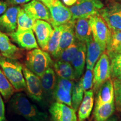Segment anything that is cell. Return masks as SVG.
I'll return each instance as SVG.
<instances>
[{
  "label": "cell",
  "instance_id": "obj_25",
  "mask_svg": "<svg viewBox=\"0 0 121 121\" xmlns=\"http://www.w3.org/2000/svg\"><path fill=\"white\" fill-rule=\"evenodd\" d=\"M54 71L58 76L72 81H75L73 69L71 63L57 60L53 64Z\"/></svg>",
  "mask_w": 121,
  "mask_h": 121
},
{
  "label": "cell",
  "instance_id": "obj_40",
  "mask_svg": "<svg viewBox=\"0 0 121 121\" xmlns=\"http://www.w3.org/2000/svg\"><path fill=\"white\" fill-rule=\"evenodd\" d=\"M106 121H117V119L116 117H112L109 118L108 119H107Z\"/></svg>",
  "mask_w": 121,
  "mask_h": 121
},
{
  "label": "cell",
  "instance_id": "obj_10",
  "mask_svg": "<svg viewBox=\"0 0 121 121\" xmlns=\"http://www.w3.org/2000/svg\"><path fill=\"white\" fill-rule=\"evenodd\" d=\"M74 81L58 76L53 91V97L57 102L72 108L71 93Z\"/></svg>",
  "mask_w": 121,
  "mask_h": 121
},
{
  "label": "cell",
  "instance_id": "obj_24",
  "mask_svg": "<svg viewBox=\"0 0 121 121\" xmlns=\"http://www.w3.org/2000/svg\"><path fill=\"white\" fill-rule=\"evenodd\" d=\"M115 108L114 100L110 103L95 105L93 112L95 121H106L112 116Z\"/></svg>",
  "mask_w": 121,
  "mask_h": 121
},
{
  "label": "cell",
  "instance_id": "obj_7",
  "mask_svg": "<svg viewBox=\"0 0 121 121\" xmlns=\"http://www.w3.org/2000/svg\"><path fill=\"white\" fill-rule=\"evenodd\" d=\"M99 13L112 31H121V4L110 3Z\"/></svg>",
  "mask_w": 121,
  "mask_h": 121
},
{
  "label": "cell",
  "instance_id": "obj_30",
  "mask_svg": "<svg viewBox=\"0 0 121 121\" xmlns=\"http://www.w3.org/2000/svg\"><path fill=\"white\" fill-rule=\"evenodd\" d=\"M13 93L14 88L0 69V94L4 99L7 100L11 98Z\"/></svg>",
  "mask_w": 121,
  "mask_h": 121
},
{
  "label": "cell",
  "instance_id": "obj_19",
  "mask_svg": "<svg viewBox=\"0 0 121 121\" xmlns=\"http://www.w3.org/2000/svg\"><path fill=\"white\" fill-rule=\"evenodd\" d=\"M86 69L93 70L94 67L98 59L103 53L105 51L103 49L102 47L98 43L94 41L93 38L89 40L86 43Z\"/></svg>",
  "mask_w": 121,
  "mask_h": 121
},
{
  "label": "cell",
  "instance_id": "obj_8",
  "mask_svg": "<svg viewBox=\"0 0 121 121\" xmlns=\"http://www.w3.org/2000/svg\"><path fill=\"white\" fill-rule=\"evenodd\" d=\"M48 8L51 15L49 23L53 28L64 25L71 20L72 13L69 8L63 5L60 0H54Z\"/></svg>",
  "mask_w": 121,
  "mask_h": 121
},
{
  "label": "cell",
  "instance_id": "obj_23",
  "mask_svg": "<svg viewBox=\"0 0 121 121\" xmlns=\"http://www.w3.org/2000/svg\"><path fill=\"white\" fill-rule=\"evenodd\" d=\"M39 78L43 95L44 94L48 97L53 96L54 89L56 83V77L54 71L51 67L48 68Z\"/></svg>",
  "mask_w": 121,
  "mask_h": 121
},
{
  "label": "cell",
  "instance_id": "obj_1",
  "mask_svg": "<svg viewBox=\"0 0 121 121\" xmlns=\"http://www.w3.org/2000/svg\"><path fill=\"white\" fill-rule=\"evenodd\" d=\"M13 111L29 121H47L48 116L30 102L22 93L15 94L10 101Z\"/></svg>",
  "mask_w": 121,
  "mask_h": 121
},
{
  "label": "cell",
  "instance_id": "obj_29",
  "mask_svg": "<svg viewBox=\"0 0 121 121\" xmlns=\"http://www.w3.org/2000/svg\"><path fill=\"white\" fill-rule=\"evenodd\" d=\"M109 57L112 78H117L121 76V53L113 51H107Z\"/></svg>",
  "mask_w": 121,
  "mask_h": 121
},
{
  "label": "cell",
  "instance_id": "obj_27",
  "mask_svg": "<svg viewBox=\"0 0 121 121\" xmlns=\"http://www.w3.org/2000/svg\"><path fill=\"white\" fill-rule=\"evenodd\" d=\"M64 25L54 27L52 35L48 41L47 46L45 49V51L49 53L54 58L56 54L57 49H58L60 36H61L62 32L64 28Z\"/></svg>",
  "mask_w": 121,
  "mask_h": 121
},
{
  "label": "cell",
  "instance_id": "obj_14",
  "mask_svg": "<svg viewBox=\"0 0 121 121\" xmlns=\"http://www.w3.org/2000/svg\"><path fill=\"white\" fill-rule=\"evenodd\" d=\"M32 30L35 34L39 46L45 51L48 41L53 31L51 25L46 21L36 20Z\"/></svg>",
  "mask_w": 121,
  "mask_h": 121
},
{
  "label": "cell",
  "instance_id": "obj_11",
  "mask_svg": "<svg viewBox=\"0 0 121 121\" xmlns=\"http://www.w3.org/2000/svg\"><path fill=\"white\" fill-rule=\"evenodd\" d=\"M49 112L52 121H78L75 110L62 103H53Z\"/></svg>",
  "mask_w": 121,
  "mask_h": 121
},
{
  "label": "cell",
  "instance_id": "obj_26",
  "mask_svg": "<svg viewBox=\"0 0 121 121\" xmlns=\"http://www.w3.org/2000/svg\"><path fill=\"white\" fill-rule=\"evenodd\" d=\"M84 89L81 78L73 82L71 93L72 108L77 112L81 104L84 96Z\"/></svg>",
  "mask_w": 121,
  "mask_h": 121
},
{
  "label": "cell",
  "instance_id": "obj_16",
  "mask_svg": "<svg viewBox=\"0 0 121 121\" xmlns=\"http://www.w3.org/2000/svg\"><path fill=\"white\" fill-rule=\"evenodd\" d=\"M75 20H71L70 22L64 25V28L62 32L58 47L54 58L57 59L62 51L76 40L75 34Z\"/></svg>",
  "mask_w": 121,
  "mask_h": 121
},
{
  "label": "cell",
  "instance_id": "obj_35",
  "mask_svg": "<svg viewBox=\"0 0 121 121\" xmlns=\"http://www.w3.org/2000/svg\"><path fill=\"white\" fill-rule=\"evenodd\" d=\"M5 119V107L2 96L0 94V121H4Z\"/></svg>",
  "mask_w": 121,
  "mask_h": 121
},
{
  "label": "cell",
  "instance_id": "obj_33",
  "mask_svg": "<svg viewBox=\"0 0 121 121\" xmlns=\"http://www.w3.org/2000/svg\"><path fill=\"white\" fill-rule=\"evenodd\" d=\"M121 45V31H112L111 38L108 45H107V51H114Z\"/></svg>",
  "mask_w": 121,
  "mask_h": 121
},
{
  "label": "cell",
  "instance_id": "obj_5",
  "mask_svg": "<svg viewBox=\"0 0 121 121\" xmlns=\"http://www.w3.org/2000/svg\"><path fill=\"white\" fill-rule=\"evenodd\" d=\"M94 93L97 92L103 83L110 78L111 68L109 57L106 51L103 53L93 69Z\"/></svg>",
  "mask_w": 121,
  "mask_h": 121
},
{
  "label": "cell",
  "instance_id": "obj_21",
  "mask_svg": "<svg viewBox=\"0 0 121 121\" xmlns=\"http://www.w3.org/2000/svg\"><path fill=\"white\" fill-rule=\"evenodd\" d=\"M95 105L110 103L114 100L113 80L109 78L103 83L98 89Z\"/></svg>",
  "mask_w": 121,
  "mask_h": 121
},
{
  "label": "cell",
  "instance_id": "obj_28",
  "mask_svg": "<svg viewBox=\"0 0 121 121\" xmlns=\"http://www.w3.org/2000/svg\"><path fill=\"white\" fill-rule=\"evenodd\" d=\"M35 21V19L26 13L23 9L21 8L17 15V30L33 29Z\"/></svg>",
  "mask_w": 121,
  "mask_h": 121
},
{
  "label": "cell",
  "instance_id": "obj_39",
  "mask_svg": "<svg viewBox=\"0 0 121 121\" xmlns=\"http://www.w3.org/2000/svg\"><path fill=\"white\" fill-rule=\"evenodd\" d=\"M54 0H39V1L43 3L47 7L51 6L53 4V2H54Z\"/></svg>",
  "mask_w": 121,
  "mask_h": 121
},
{
  "label": "cell",
  "instance_id": "obj_34",
  "mask_svg": "<svg viewBox=\"0 0 121 121\" xmlns=\"http://www.w3.org/2000/svg\"><path fill=\"white\" fill-rule=\"evenodd\" d=\"M81 78L82 87L84 91L90 90L93 86V71L87 69Z\"/></svg>",
  "mask_w": 121,
  "mask_h": 121
},
{
  "label": "cell",
  "instance_id": "obj_15",
  "mask_svg": "<svg viewBox=\"0 0 121 121\" xmlns=\"http://www.w3.org/2000/svg\"><path fill=\"white\" fill-rule=\"evenodd\" d=\"M22 9L30 16L35 20H42L50 22L51 15L49 9L38 0H32L24 4Z\"/></svg>",
  "mask_w": 121,
  "mask_h": 121
},
{
  "label": "cell",
  "instance_id": "obj_32",
  "mask_svg": "<svg viewBox=\"0 0 121 121\" xmlns=\"http://www.w3.org/2000/svg\"><path fill=\"white\" fill-rule=\"evenodd\" d=\"M113 82L115 106L117 111L121 112V80L118 78H114Z\"/></svg>",
  "mask_w": 121,
  "mask_h": 121
},
{
  "label": "cell",
  "instance_id": "obj_42",
  "mask_svg": "<svg viewBox=\"0 0 121 121\" xmlns=\"http://www.w3.org/2000/svg\"><path fill=\"white\" fill-rule=\"evenodd\" d=\"M119 78V79H121V76H120V77H118V78Z\"/></svg>",
  "mask_w": 121,
  "mask_h": 121
},
{
  "label": "cell",
  "instance_id": "obj_38",
  "mask_svg": "<svg viewBox=\"0 0 121 121\" xmlns=\"http://www.w3.org/2000/svg\"><path fill=\"white\" fill-rule=\"evenodd\" d=\"M65 5L67 6H72L78 2V0H62Z\"/></svg>",
  "mask_w": 121,
  "mask_h": 121
},
{
  "label": "cell",
  "instance_id": "obj_31",
  "mask_svg": "<svg viewBox=\"0 0 121 121\" xmlns=\"http://www.w3.org/2000/svg\"><path fill=\"white\" fill-rule=\"evenodd\" d=\"M79 43L80 42L76 39L74 43L62 51L56 60L62 62L71 63L78 52Z\"/></svg>",
  "mask_w": 121,
  "mask_h": 121
},
{
  "label": "cell",
  "instance_id": "obj_17",
  "mask_svg": "<svg viewBox=\"0 0 121 121\" xmlns=\"http://www.w3.org/2000/svg\"><path fill=\"white\" fill-rule=\"evenodd\" d=\"M0 52L2 56L13 60H17L22 57L20 50L11 43L5 33L0 31Z\"/></svg>",
  "mask_w": 121,
  "mask_h": 121
},
{
  "label": "cell",
  "instance_id": "obj_6",
  "mask_svg": "<svg viewBox=\"0 0 121 121\" xmlns=\"http://www.w3.org/2000/svg\"><path fill=\"white\" fill-rule=\"evenodd\" d=\"M104 7L100 0H78L76 4L69 7L72 13V20L78 18L88 17L99 13Z\"/></svg>",
  "mask_w": 121,
  "mask_h": 121
},
{
  "label": "cell",
  "instance_id": "obj_43",
  "mask_svg": "<svg viewBox=\"0 0 121 121\" xmlns=\"http://www.w3.org/2000/svg\"><path fill=\"white\" fill-rule=\"evenodd\" d=\"M2 56V55H1V53H0V56Z\"/></svg>",
  "mask_w": 121,
  "mask_h": 121
},
{
  "label": "cell",
  "instance_id": "obj_22",
  "mask_svg": "<svg viewBox=\"0 0 121 121\" xmlns=\"http://www.w3.org/2000/svg\"><path fill=\"white\" fill-rule=\"evenodd\" d=\"M84 98L78 109V121H84L88 118L90 116L93 109L94 101L93 90H90L84 91Z\"/></svg>",
  "mask_w": 121,
  "mask_h": 121
},
{
  "label": "cell",
  "instance_id": "obj_4",
  "mask_svg": "<svg viewBox=\"0 0 121 121\" xmlns=\"http://www.w3.org/2000/svg\"><path fill=\"white\" fill-rule=\"evenodd\" d=\"M89 22L93 39L106 51L111 38L112 31L99 13L91 15Z\"/></svg>",
  "mask_w": 121,
  "mask_h": 121
},
{
  "label": "cell",
  "instance_id": "obj_3",
  "mask_svg": "<svg viewBox=\"0 0 121 121\" xmlns=\"http://www.w3.org/2000/svg\"><path fill=\"white\" fill-rule=\"evenodd\" d=\"M53 65L49 53L39 48H35L27 53L25 67L38 76L40 77Z\"/></svg>",
  "mask_w": 121,
  "mask_h": 121
},
{
  "label": "cell",
  "instance_id": "obj_41",
  "mask_svg": "<svg viewBox=\"0 0 121 121\" xmlns=\"http://www.w3.org/2000/svg\"><path fill=\"white\" fill-rule=\"evenodd\" d=\"M114 52H118V53H121V46H119L118 47L117 49H116V51H114Z\"/></svg>",
  "mask_w": 121,
  "mask_h": 121
},
{
  "label": "cell",
  "instance_id": "obj_2",
  "mask_svg": "<svg viewBox=\"0 0 121 121\" xmlns=\"http://www.w3.org/2000/svg\"><path fill=\"white\" fill-rule=\"evenodd\" d=\"M0 66L3 72L14 89L22 91L26 89V82L22 72V67L16 60L0 56Z\"/></svg>",
  "mask_w": 121,
  "mask_h": 121
},
{
  "label": "cell",
  "instance_id": "obj_36",
  "mask_svg": "<svg viewBox=\"0 0 121 121\" xmlns=\"http://www.w3.org/2000/svg\"><path fill=\"white\" fill-rule=\"evenodd\" d=\"M31 0H6V2L8 5L15 6L16 4H24L29 2Z\"/></svg>",
  "mask_w": 121,
  "mask_h": 121
},
{
  "label": "cell",
  "instance_id": "obj_37",
  "mask_svg": "<svg viewBox=\"0 0 121 121\" xmlns=\"http://www.w3.org/2000/svg\"><path fill=\"white\" fill-rule=\"evenodd\" d=\"M8 4L5 1L0 0V16L2 15L8 8Z\"/></svg>",
  "mask_w": 121,
  "mask_h": 121
},
{
  "label": "cell",
  "instance_id": "obj_20",
  "mask_svg": "<svg viewBox=\"0 0 121 121\" xmlns=\"http://www.w3.org/2000/svg\"><path fill=\"white\" fill-rule=\"evenodd\" d=\"M86 44L80 42L78 52L73 60L71 62V64L73 69L75 81L79 80L83 73L86 61Z\"/></svg>",
  "mask_w": 121,
  "mask_h": 121
},
{
  "label": "cell",
  "instance_id": "obj_9",
  "mask_svg": "<svg viewBox=\"0 0 121 121\" xmlns=\"http://www.w3.org/2000/svg\"><path fill=\"white\" fill-rule=\"evenodd\" d=\"M22 72L29 96L36 102H40L43 100V93L40 78L30 71L25 66L22 67Z\"/></svg>",
  "mask_w": 121,
  "mask_h": 121
},
{
  "label": "cell",
  "instance_id": "obj_13",
  "mask_svg": "<svg viewBox=\"0 0 121 121\" xmlns=\"http://www.w3.org/2000/svg\"><path fill=\"white\" fill-rule=\"evenodd\" d=\"M15 43L27 50L38 48V45L32 29L17 30L7 34Z\"/></svg>",
  "mask_w": 121,
  "mask_h": 121
},
{
  "label": "cell",
  "instance_id": "obj_44",
  "mask_svg": "<svg viewBox=\"0 0 121 121\" xmlns=\"http://www.w3.org/2000/svg\"></svg>",
  "mask_w": 121,
  "mask_h": 121
},
{
  "label": "cell",
  "instance_id": "obj_18",
  "mask_svg": "<svg viewBox=\"0 0 121 121\" xmlns=\"http://www.w3.org/2000/svg\"><path fill=\"white\" fill-rule=\"evenodd\" d=\"M89 17L78 18L75 20V22L76 38L78 42L85 44L93 38Z\"/></svg>",
  "mask_w": 121,
  "mask_h": 121
},
{
  "label": "cell",
  "instance_id": "obj_12",
  "mask_svg": "<svg viewBox=\"0 0 121 121\" xmlns=\"http://www.w3.org/2000/svg\"><path fill=\"white\" fill-rule=\"evenodd\" d=\"M20 9L19 6H11L0 16V31L9 34L16 30L17 15Z\"/></svg>",
  "mask_w": 121,
  "mask_h": 121
}]
</instances>
